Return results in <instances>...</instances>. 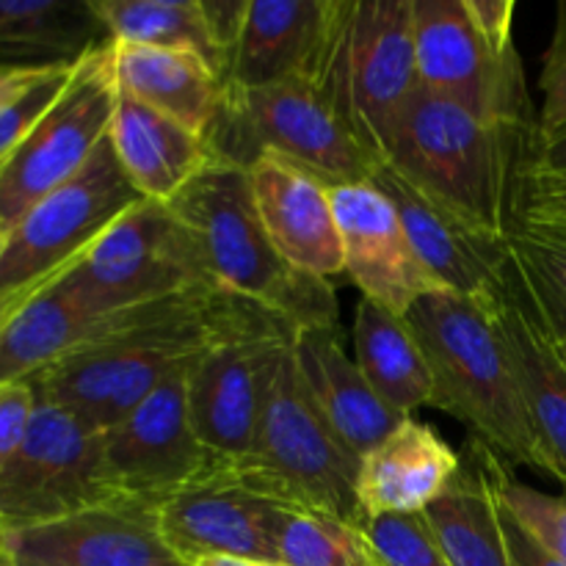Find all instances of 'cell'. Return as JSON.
I'll use <instances>...</instances> for the list:
<instances>
[{"instance_id": "f546056e", "label": "cell", "mask_w": 566, "mask_h": 566, "mask_svg": "<svg viewBox=\"0 0 566 566\" xmlns=\"http://www.w3.org/2000/svg\"><path fill=\"white\" fill-rule=\"evenodd\" d=\"M92 9L111 42L193 50L227 81V61L210 31L205 0H92Z\"/></svg>"}, {"instance_id": "4316f807", "label": "cell", "mask_w": 566, "mask_h": 566, "mask_svg": "<svg viewBox=\"0 0 566 566\" xmlns=\"http://www.w3.org/2000/svg\"><path fill=\"white\" fill-rule=\"evenodd\" d=\"M116 318L119 313L105 318L86 313L53 282L0 326V387L33 381Z\"/></svg>"}, {"instance_id": "d590c367", "label": "cell", "mask_w": 566, "mask_h": 566, "mask_svg": "<svg viewBox=\"0 0 566 566\" xmlns=\"http://www.w3.org/2000/svg\"><path fill=\"white\" fill-rule=\"evenodd\" d=\"M542 108L536 130H553L566 122V0L558 3L556 31L542 64Z\"/></svg>"}, {"instance_id": "7dc6e473", "label": "cell", "mask_w": 566, "mask_h": 566, "mask_svg": "<svg viewBox=\"0 0 566 566\" xmlns=\"http://www.w3.org/2000/svg\"><path fill=\"white\" fill-rule=\"evenodd\" d=\"M0 566H11V564H9V562H6V564H0Z\"/></svg>"}, {"instance_id": "83f0119b", "label": "cell", "mask_w": 566, "mask_h": 566, "mask_svg": "<svg viewBox=\"0 0 566 566\" xmlns=\"http://www.w3.org/2000/svg\"><path fill=\"white\" fill-rule=\"evenodd\" d=\"M354 359L376 396L401 418L434 407V376L423 346L403 315L359 298L354 315Z\"/></svg>"}, {"instance_id": "5b68a950", "label": "cell", "mask_w": 566, "mask_h": 566, "mask_svg": "<svg viewBox=\"0 0 566 566\" xmlns=\"http://www.w3.org/2000/svg\"><path fill=\"white\" fill-rule=\"evenodd\" d=\"M534 133L536 127L495 125L451 99L420 92L385 164L473 224L509 235Z\"/></svg>"}, {"instance_id": "f35d334b", "label": "cell", "mask_w": 566, "mask_h": 566, "mask_svg": "<svg viewBox=\"0 0 566 566\" xmlns=\"http://www.w3.org/2000/svg\"><path fill=\"white\" fill-rule=\"evenodd\" d=\"M523 175L539 177V180H562V177H566V122L553 127V130L534 133Z\"/></svg>"}, {"instance_id": "6da1fadb", "label": "cell", "mask_w": 566, "mask_h": 566, "mask_svg": "<svg viewBox=\"0 0 566 566\" xmlns=\"http://www.w3.org/2000/svg\"><path fill=\"white\" fill-rule=\"evenodd\" d=\"M348 33L352 25L313 75L263 88L227 83L219 114L205 133L208 160L249 171L263 155H282L332 188L370 180L376 160L357 138L352 119Z\"/></svg>"}, {"instance_id": "603a6c76", "label": "cell", "mask_w": 566, "mask_h": 566, "mask_svg": "<svg viewBox=\"0 0 566 566\" xmlns=\"http://www.w3.org/2000/svg\"><path fill=\"white\" fill-rule=\"evenodd\" d=\"M293 359L310 396L357 459L374 451L403 420L376 396L363 376L357 359L343 343L340 324L296 332Z\"/></svg>"}, {"instance_id": "5bb4252c", "label": "cell", "mask_w": 566, "mask_h": 566, "mask_svg": "<svg viewBox=\"0 0 566 566\" xmlns=\"http://www.w3.org/2000/svg\"><path fill=\"white\" fill-rule=\"evenodd\" d=\"M287 506L260 495L224 459L158 509L160 534L182 564L241 558L280 566L276 531Z\"/></svg>"}, {"instance_id": "f6af8a7d", "label": "cell", "mask_w": 566, "mask_h": 566, "mask_svg": "<svg viewBox=\"0 0 566 566\" xmlns=\"http://www.w3.org/2000/svg\"><path fill=\"white\" fill-rule=\"evenodd\" d=\"M558 343H562V352H564V357H566V340H558Z\"/></svg>"}, {"instance_id": "4fadbf2b", "label": "cell", "mask_w": 566, "mask_h": 566, "mask_svg": "<svg viewBox=\"0 0 566 566\" xmlns=\"http://www.w3.org/2000/svg\"><path fill=\"white\" fill-rule=\"evenodd\" d=\"M188 370L103 431V475L114 497L160 509L216 459L193 429Z\"/></svg>"}, {"instance_id": "b9f144b4", "label": "cell", "mask_w": 566, "mask_h": 566, "mask_svg": "<svg viewBox=\"0 0 566 566\" xmlns=\"http://www.w3.org/2000/svg\"><path fill=\"white\" fill-rule=\"evenodd\" d=\"M193 566H274V564H260V562H241V558H208Z\"/></svg>"}, {"instance_id": "8fae6325", "label": "cell", "mask_w": 566, "mask_h": 566, "mask_svg": "<svg viewBox=\"0 0 566 566\" xmlns=\"http://www.w3.org/2000/svg\"><path fill=\"white\" fill-rule=\"evenodd\" d=\"M412 17L423 92L495 125L534 130L514 39H492L473 20L468 0H412Z\"/></svg>"}, {"instance_id": "60d3db41", "label": "cell", "mask_w": 566, "mask_h": 566, "mask_svg": "<svg viewBox=\"0 0 566 566\" xmlns=\"http://www.w3.org/2000/svg\"><path fill=\"white\" fill-rule=\"evenodd\" d=\"M61 64V61H59ZM53 64H0V114L36 81H42Z\"/></svg>"}, {"instance_id": "4dcf8cb0", "label": "cell", "mask_w": 566, "mask_h": 566, "mask_svg": "<svg viewBox=\"0 0 566 566\" xmlns=\"http://www.w3.org/2000/svg\"><path fill=\"white\" fill-rule=\"evenodd\" d=\"M280 566H381L354 520L287 509L276 531Z\"/></svg>"}, {"instance_id": "ba28073f", "label": "cell", "mask_w": 566, "mask_h": 566, "mask_svg": "<svg viewBox=\"0 0 566 566\" xmlns=\"http://www.w3.org/2000/svg\"><path fill=\"white\" fill-rule=\"evenodd\" d=\"M59 285L86 313L105 318L213 287V282L205 274L197 243L175 210L142 199L75 260Z\"/></svg>"}, {"instance_id": "2e32d148", "label": "cell", "mask_w": 566, "mask_h": 566, "mask_svg": "<svg viewBox=\"0 0 566 566\" xmlns=\"http://www.w3.org/2000/svg\"><path fill=\"white\" fill-rule=\"evenodd\" d=\"M370 182L392 202L415 254L442 291L490 307L506 293L512 271L509 235L468 221L385 160L376 164Z\"/></svg>"}, {"instance_id": "484cf974", "label": "cell", "mask_w": 566, "mask_h": 566, "mask_svg": "<svg viewBox=\"0 0 566 566\" xmlns=\"http://www.w3.org/2000/svg\"><path fill=\"white\" fill-rule=\"evenodd\" d=\"M119 92L205 136L224 97V75L193 50L138 48L114 42Z\"/></svg>"}, {"instance_id": "30bf717a", "label": "cell", "mask_w": 566, "mask_h": 566, "mask_svg": "<svg viewBox=\"0 0 566 566\" xmlns=\"http://www.w3.org/2000/svg\"><path fill=\"white\" fill-rule=\"evenodd\" d=\"M119 103L114 42L88 50L53 108L0 164V219L14 227L48 193L81 175L108 138Z\"/></svg>"}, {"instance_id": "e575fe53", "label": "cell", "mask_w": 566, "mask_h": 566, "mask_svg": "<svg viewBox=\"0 0 566 566\" xmlns=\"http://www.w3.org/2000/svg\"><path fill=\"white\" fill-rule=\"evenodd\" d=\"M77 61H61V64L50 66V72L42 81L33 83L25 94H20V97L0 114V164L14 153L17 144L42 122V116L48 114L55 105V99L64 94L66 83L72 81V72H75Z\"/></svg>"}, {"instance_id": "ffe728a7", "label": "cell", "mask_w": 566, "mask_h": 566, "mask_svg": "<svg viewBox=\"0 0 566 566\" xmlns=\"http://www.w3.org/2000/svg\"><path fill=\"white\" fill-rule=\"evenodd\" d=\"M332 202L343 238V274L359 287L363 298L407 318L420 296L442 291L415 254L381 188L370 180L335 186Z\"/></svg>"}, {"instance_id": "1f68e13d", "label": "cell", "mask_w": 566, "mask_h": 566, "mask_svg": "<svg viewBox=\"0 0 566 566\" xmlns=\"http://www.w3.org/2000/svg\"><path fill=\"white\" fill-rule=\"evenodd\" d=\"M509 249L551 329L566 340V232L514 221Z\"/></svg>"}, {"instance_id": "7bdbcfd3", "label": "cell", "mask_w": 566, "mask_h": 566, "mask_svg": "<svg viewBox=\"0 0 566 566\" xmlns=\"http://www.w3.org/2000/svg\"><path fill=\"white\" fill-rule=\"evenodd\" d=\"M6 238H9V227H6V224H3V219H0V254H3Z\"/></svg>"}, {"instance_id": "8992f818", "label": "cell", "mask_w": 566, "mask_h": 566, "mask_svg": "<svg viewBox=\"0 0 566 566\" xmlns=\"http://www.w3.org/2000/svg\"><path fill=\"white\" fill-rule=\"evenodd\" d=\"M230 464L252 490L282 506L359 523V459L310 396L293 346L274 365L252 448Z\"/></svg>"}, {"instance_id": "7402d4cb", "label": "cell", "mask_w": 566, "mask_h": 566, "mask_svg": "<svg viewBox=\"0 0 566 566\" xmlns=\"http://www.w3.org/2000/svg\"><path fill=\"white\" fill-rule=\"evenodd\" d=\"M462 457L418 418H403L359 459V517L423 514L462 470Z\"/></svg>"}, {"instance_id": "cb8c5ba5", "label": "cell", "mask_w": 566, "mask_h": 566, "mask_svg": "<svg viewBox=\"0 0 566 566\" xmlns=\"http://www.w3.org/2000/svg\"><path fill=\"white\" fill-rule=\"evenodd\" d=\"M470 457L423 520L451 566H512L497 490L503 459L479 440L470 446Z\"/></svg>"}, {"instance_id": "9a60e30c", "label": "cell", "mask_w": 566, "mask_h": 566, "mask_svg": "<svg viewBox=\"0 0 566 566\" xmlns=\"http://www.w3.org/2000/svg\"><path fill=\"white\" fill-rule=\"evenodd\" d=\"M420 92L412 0L354 3L348 97L354 130L376 164L387 160L398 125Z\"/></svg>"}, {"instance_id": "3957f363", "label": "cell", "mask_w": 566, "mask_h": 566, "mask_svg": "<svg viewBox=\"0 0 566 566\" xmlns=\"http://www.w3.org/2000/svg\"><path fill=\"white\" fill-rule=\"evenodd\" d=\"M169 208L191 232L213 287L263 304L296 332L340 324L329 280L293 269L271 243L247 169L208 160Z\"/></svg>"}, {"instance_id": "277c9868", "label": "cell", "mask_w": 566, "mask_h": 566, "mask_svg": "<svg viewBox=\"0 0 566 566\" xmlns=\"http://www.w3.org/2000/svg\"><path fill=\"white\" fill-rule=\"evenodd\" d=\"M434 376V409L462 420L503 462L542 470L534 429L490 304L434 291L407 313Z\"/></svg>"}, {"instance_id": "7c38bea8", "label": "cell", "mask_w": 566, "mask_h": 566, "mask_svg": "<svg viewBox=\"0 0 566 566\" xmlns=\"http://www.w3.org/2000/svg\"><path fill=\"white\" fill-rule=\"evenodd\" d=\"M105 501H114V492L103 475V434L39 398L20 451L0 470V523L6 534L53 523Z\"/></svg>"}, {"instance_id": "ac0fdd59", "label": "cell", "mask_w": 566, "mask_h": 566, "mask_svg": "<svg viewBox=\"0 0 566 566\" xmlns=\"http://www.w3.org/2000/svg\"><path fill=\"white\" fill-rule=\"evenodd\" d=\"M354 0H249L227 83L263 88L318 72L352 25Z\"/></svg>"}, {"instance_id": "ee69618b", "label": "cell", "mask_w": 566, "mask_h": 566, "mask_svg": "<svg viewBox=\"0 0 566 566\" xmlns=\"http://www.w3.org/2000/svg\"><path fill=\"white\" fill-rule=\"evenodd\" d=\"M0 553L6 556V525L0 523Z\"/></svg>"}, {"instance_id": "8d00e7d4", "label": "cell", "mask_w": 566, "mask_h": 566, "mask_svg": "<svg viewBox=\"0 0 566 566\" xmlns=\"http://www.w3.org/2000/svg\"><path fill=\"white\" fill-rule=\"evenodd\" d=\"M514 221L566 232V177L562 180L520 177Z\"/></svg>"}, {"instance_id": "74e56055", "label": "cell", "mask_w": 566, "mask_h": 566, "mask_svg": "<svg viewBox=\"0 0 566 566\" xmlns=\"http://www.w3.org/2000/svg\"><path fill=\"white\" fill-rule=\"evenodd\" d=\"M36 390L31 381L0 387V470L11 462L31 429L33 412H36Z\"/></svg>"}, {"instance_id": "e0dca14e", "label": "cell", "mask_w": 566, "mask_h": 566, "mask_svg": "<svg viewBox=\"0 0 566 566\" xmlns=\"http://www.w3.org/2000/svg\"><path fill=\"white\" fill-rule=\"evenodd\" d=\"M6 558L11 566H188L166 545L158 509L125 497L9 531Z\"/></svg>"}, {"instance_id": "7a4b0ae2", "label": "cell", "mask_w": 566, "mask_h": 566, "mask_svg": "<svg viewBox=\"0 0 566 566\" xmlns=\"http://www.w3.org/2000/svg\"><path fill=\"white\" fill-rule=\"evenodd\" d=\"M216 287L188 291L119 318L31 381L39 398L108 431L166 379L197 363L213 324Z\"/></svg>"}, {"instance_id": "9c48e42d", "label": "cell", "mask_w": 566, "mask_h": 566, "mask_svg": "<svg viewBox=\"0 0 566 566\" xmlns=\"http://www.w3.org/2000/svg\"><path fill=\"white\" fill-rule=\"evenodd\" d=\"M142 202L105 138L94 158L59 191L33 205L9 230L0 254V313L59 282L75 260Z\"/></svg>"}, {"instance_id": "d6986e66", "label": "cell", "mask_w": 566, "mask_h": 566, "mask_svg": "<svg viewBox=\"0 0 566 566\" xmlns=\"http://www.w3.org/2000/svg\"><path fill=\"white\" fill-rule=\"evenodd\" d=\"M492 318L534 429L542 473L566 486V357L514 258L506 293L492 304Z\"/></svg>"}, {"instance_id": "d4e9b609", "label": "cell", "mask_w": 566, "mask_h": 566, "mask_svg": "<svg viewBox=\"0 0 566 566\" xmlns=\"http://www.w3.org/2000/svg\"><path fill=\"white\" fill-rule=\"evenodd\" d=\"M108 142L142 199L169 205L208 164L205 136L119 92Z\"/></svg>"}, {"instance_id": "44dd1931", "label": "cell", "mask_w": 566, "mask_h": 566, "mask_svg": "<svg viewBox=\"0 0 566 566\" xmlns=\"http://www.w3.org/2000/svg\"><path fill=\"white\" fill-rule=\"evenodd\" d=\"M249 180L276 252L304 274L321 280L343 274V238L329 182L282 155L254 160Z\"/></svg>"}, {"instance_id": "836d02e7", "label": "cell", "mask_w": 566, "mask_h": 566, "mask_svg": "<svg viewBox=\"0 0 566 566\" xmlns=\"http://www.w3.org/2000/svg\"><path fill=\"white\" fill-rule=\"evenodd\" d=\"M357 525L381 566H451L431 536L423 514L359 517Z\"/></svg>"}, {"instance_id": "ab89813d", "label": "cell", "mask_w": 566, "mask_h": 566, "mask_svg": "<svg viewBox=\"0 0 566 566\" xmlns=\"http://www.w3.org/2000/svg\"><path fill=\"white\" fill-rule=\"evenodd\" d=\"M503 503V501H501ZM503 523H506V542H509V556H512V566H564L558 558H553L517 520L509 514L503 506Z\"/></svg>"}, {"instance_id": "f1b7e54d", "label": "cell", "mask_w": 566, "mask_h": 566, "mask_svg": "<svg viewBox=\"0 0 566 566\" xmlns=\"http://www.w3.org/2000/svg\"><path fill=\"white\" fill-rule=\"evenodd\" d=\"M105 42L92 0H0V64L77 61Z\"/></svg>"}, {"instance_id": "d6a6232c", "label": "cell", "mask_w": 566, "mask_h": 566, "mask_svg": "<svg viewBox=\"0 0 566 566\" xmlns=\"http://www.w3.org/2000/svg\"><path fill=\"white\" fill-rule=\"evenodd\" d=\"M497 490H501L503 506L514 520L566 566V492L564 495H547L534 490L509 470L506 462L497 468Z\"/></svg>"}, {"instance_id": "bcb514c9", "label": "cell", "mask_w": 566, "mask_h": 566, "mask_svg": "<svg viewBox=\"0 0 566 566\" xmlns=\"http://www.w3.org/2000/svg\"><path fill=\"white\" fill-rule=\"evenodd\" d=\"M6 562H9V558H6V556H3V553H0V564H6Z\"/></svg>"}, {"instance_id": "52a82bcc", "label": "cell", "mask_w": 566, "mask_h": 566, "mask_svg": "<svg viewBox=\"0 0 566 566\" xmlns=\"http://www.w3.org/2000/svg\"><path fill=\"white\" fill-rule=\"evenodd\" d=\"M296 326L263 304L216 291L210 337L188 370V407L202 446L224 462L249 453L274 365Z\"/></svg>"}]
</instances>
